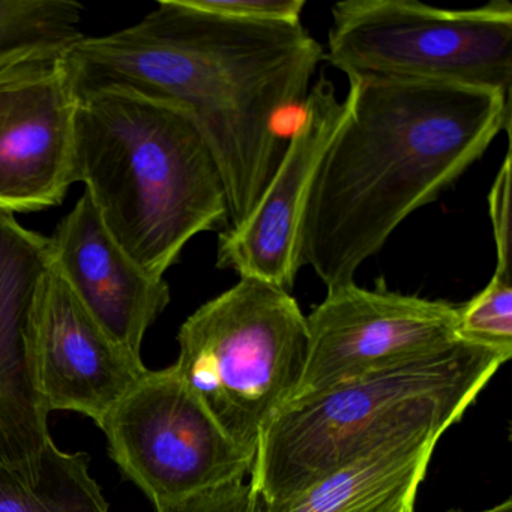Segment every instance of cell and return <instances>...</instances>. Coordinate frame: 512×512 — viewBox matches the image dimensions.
<instances>
[{
  "label": "cell",
  "mask_w": 512,
  "mask_h": 512,
  "mask_svg": "<svg viewBox=\"0 0 512 512\" xmlns=\"http://www.w3.org/2000/svg\"><path fill=\"white\" fill-rule=\"evenodd\" d=\"M347 95L349 116L317 166L299 223V268L310 266L328 290L355 283L404 220L511 131V100L487 89L368 76L350 79Z\"/></svg>",
  "instance_id": "2"
},
{
  "label": "cell",
  "mask_w": 512,
  "mask_h": 512,
  "mask_svg": "<svg viewBox=\"0 0 512 512\" xmlns=\"http://www.w3.org/2000/svg\"><path fill=\"white\" fill-rule=\"evenodd\" d=\"M176 373L247 454L295 394L307 319L292 293L254 278L197 308L179 329Z\"/></svg>",
  "instance_id": "5"
},
{
  "label": "cell",
  "mask_w": 512,
  "mask_h": 512,
  "mask_svg": "<svg viewBox=\"0 0 512 512\" xmlns=\"http://www.w3.org/2000/svg\"><path fill=\"white\" fill-rule=\"evenodd\" d=\"M457 338L512 356V272L496 269L490 283L457 308Z\"/></svg>",
  "instance_id": "17"
},
{
  "label": "cell",
  "mask_w": 512,
  "mask_h": 512,
  "mask_svg": "<svg viewBox=\"0 0 512 512\" xmlns=\"http://www.w3.org/2000/svg\"><path fill=\"white\" fill-rule=\"evenodd\" d=\"M79 97L64 56L0 67V212L61 205L74 181Z\"/></svg>",
  "instance_id": "9"
},
{
  "label": "cell",
  "mask_w": 512,
  "mask_h": 512,
  "mask_svg": "<svg viewBox=\"0 0 512 512\" xmlns=\"http://www.w3.org/2000/svg\"><path fill=\"white\" fill-rule=\"evenodd\" d=\"M350 112L334 83L320 77L307 100L274 178L250 215L218 238L217 268L292 292L298 277V235L311 181Z\"/></svg>",
  "instance_id": "10"
},
{
  "label": "cell",
  "mask_w": 512,
  "mask_h": 512,
  "mask_svg": "<svg viewBox=\"0 0 512 512\" xmlns=\"http://www.w3.org/2000/svg\"><path fill=\"white\" fill-rule=\"evenodd\" d=\"M458 512V511H451ZM476 512H512V500L508 499L505 502L500 503V505L493 506V508L484 509V511H476Z\"/></svg>",
  "instance_id": "21"
},
{
  "label": "cell",
  "mask_w": 512,
  "mask_h": 512,
  "mask_svg": "<svg viewBox=\"0 0 512 512\" xmlns=\"http://www.w3.org/2000/svg\"><path fill=\"white\" fill-rule=\"evenodd\" d=\"M457 308L389 292L383 283L328 290L305 316L307 359L290 403L446 349L458 341Z\"/></svg>",
  "instance_id": "8"
},
{
  "label": "cell",
  "mask_w": 512,
  "mask_h": 512,
  "mask_svg": "<svg viewBox=\"0 0 512 512\" xmlns=\"http://www.w3.org/2000/svg\"><path fill=\"white\" fill-rule=\"evenodd\" d=\"M490 220L496 245V269H511V152H506L502 167L488 194Z\"/></svg>",
  "instance_id": "20"
},
{
  "label": "cell",
  "mask_w": 512,
  "mask_h": 512,
  "mask_svg": "<svg viewBox=\"0 0 512 512\" xmlns=\"http://www.w3.org/2000/svg\"><path fill=\"white\" fill-rule=\"evenodd\" d=\"M508 361L458 340L287 404L260 437L251 485L266 502H278L394 440L442 437Z\"/></svg>",
  "instance_id": "4"
},
{
  "label": "cell",
  "mask_w": 512,
  "mask_h": 512,
  "mask_svg": "<svg viewBox=\"0 0 512 512\" xmlns=\"http://www.w3.org/2000/svg\"><path fill=\"white\" fill-rule=\"evenodd\" d=\"M83 5L70 0H0V67L64 56L83 38Z\"/></svg>",
  "instance_id": "16"
},
{
  "label": "cell",
  "mask_w": 512,
  "mask_h": 512,
  "mask_svg": "<svg viewBox=\"0 0 512 512\" xmlns=\"http://www.w3.org/2000/svg\"><path fill=\"white\" fill-rule=\"evenodd\" d=\"M50 266V238L0 212V461L32 479L55 445L29 362L32 314Z\"/></svg>",
  "instance_id": "12"
},
{
  "label": "cell",
  "mask_w": 512,
  "mask_h": 512,
  "mask_svg": "<svg viewBox=\"0 0 512 512\" xmlns=\"http://www.w3.org/2000/svg\"><path fill=\"white\" fill-rule=\"evenodd\" d=\"M256 496L250 481H238L154 506L155 512H250Z\"/></svg>",
  "instance_id": "19"
},
{
  "label": "cell",
  "mask_w": 512,
  "mask_h": 512,
  "mask_svg": "<svg viewBox=\"0 0 512 512\" xmlns=\"http://www.w3.org/2000/svg\"><path fill=\"white\" fill-rule=\"evenodd\" d=\"M52 263L94 319L140 356L143 338L170 304L164 278L145 271L101 220L88 194L50 238Z\"/></svg>",
  "instance_id": "13"
},
{
  "label": "cell",
  "mask_w": 512,
  "mask_h": 512,
  "mask_svg": "<svg viewBox=\"0 0 512 512\" xmlns=\"http://www.w3.org/2000/svg\"><path fill=\"white\" fill-rule=\"evenodd\" d=\"M257 493V491H256ZM250 512H266V502L259 493H257L256 500H254L253 508Z\"/></svg>",
  "instance_id": "22"
},
{
  "label": "cell",
  "mask_w": 512,
  "mask_h": 512,
  "mask_svg": "<svg viewBox=\"0 0 512 512\" xmlns=\"http://www.w3.org/2000/svg\"><path fill=\"white\" fill-rule=\"evenodd\" d=\"M74 181L118 244L155 278L185 245L229 224L220 169L178 107L124 88L80 95Z\"/></svg>",
  "instance_id": "3"
},
{
  "label": "cell",
  "mask_w": 512,
  "mask_h": 512,
  "mask_svg": "<svg viewBox=\"0 0 512 512\" xmlns=\"http://www.w3.org/2000/svg\"><path fill=\"white\" fill-rule=\"evenodd\" d=\"M325 59L349 80H427L511 100L512 5L445 10L418 0H343L331 10Z\"/></svg>",
  "instance_id": "6"
},
{
  "label": "cell",
  "mask_w": 512,
  "mask_h": 512,
  "mask_svg": "<svg viewBox=\"0 0 512 512\" xmlns=\"http://www.w3.org/2000/svg\"><path fill=\"white\" fill-rule=\"evenodd\" d=\"M205 13L256 23H301L305 0H185Z\"/></svg>",
  "instance_id": "18"
},
{
  "label": "cell",
  "mask_w": 512,
  "mask_h": 512,
  "mask_svg": "<svg viewBox=\"0 0 512 512\" xmlns=\"http://www.w3.org/2000/svg\"><path fill=\"white\" fill-rule=\"evenodd\" d=\"M89 463L86 452L53 445L43 472L32 479L0 461V512H110Z\"/></svg>",
  "instance_id": "15"
},
{
  "label": "cell",
  "mask_w": 512,
  "mask_h": 512,
  "mask_svg": "<svg viewBox=\"0 0 512 512\" xmlns=\"http://www.w3.org/2000/svg\"><path fill=\"white\" fill-rule=\"evenodd\" d=\"M29 362L47 412L82 413L98 427L148 370L86 310L53 263L32 314Z\"/></svg>",
  "instance_id": "11"
},
{
  "label": "cell",
  "mask_w": 512,
  "mask_h": 512,
  "mask_svg": "<svg viewBox=\"0 0 512 512\" xmlns=\"http://www.w3.org/2000/svg\"><path fill=\"white\" fill-rule=\"evenodd\" d=\"M440 436L394 440L332 470L304 490L266 502V512H415L416 494Z\"/></svg>",
  "instance_id": "14"
},
{
  "label": "cell",
  "mask_w": 512,
  "mask_h": 512,
  "mask_svg": "<svg viewBox=\"0 0 512 512\" xmlns=\"http://www.w3.org/2000/svg\"><path fill=\"white\" fill-rule=\"evenodd\" d=\"M100 428L110 457L154 505L245 481L254 463L173 365L146 370Z\"/></svg>",
  "instance_id": "7"
},
{
  "label": "cell",
  "mask_w": 512,
  "mask_h": 512,
  "mask_svg": "<svg viewBox=\"0 0 512 512\" xmlns=\"http://www.w3.org/2000/svg\"><path fill=\"white\" fill-rule=\"evenodd\" d=\"M325 49L302 26L205 13L161 0L139 23L83 37L64 55L77 97L124 88L178 107L205 139L229 203L227 229L256 208L287 140L283 121L301 109Z\"/></svg>",
  "instance_id": "1"
}]
</instances>
